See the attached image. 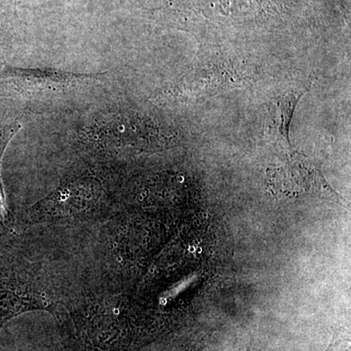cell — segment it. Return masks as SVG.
Instances as JSON below:
<instances>
[{
    "mask_svg": "<svg viewBox=\"0 0 351 351\" xmlns=\"http://www.w3.org/2000/svg\"><path fill=\"white\" fill-rule=\"evenodd\" d=\"M88 135L105 147L160 151L175 145L177 137L156 121L136 113H119L97 120Z\"/></svg>",
    "mask_w": 351,
    "mask_h": 351,
    "instance_id": "cell-1",
    "label": "cell"
},
{
    "mask_svg": "<svg viewBox=\"0 0 351 351\" xmlns=\"http://www.w3.org/2000/svg\"><path fill=\"white\" fill-rule=\"evenodd\" d=\"M248 75L230 58L215 56L197 62L188 75L170 90L171 100L191 104L243 85Z\"/></svg>",
    "mask_w": 351,
    "mask_h": 351,
    "instance_id": "cell-2",
    "label": "cell"
},
{
    "mask_svg": "<svg viewBox=\"0 0 351 351\" xmlns=\"http://www.w3.org/2000/svg\"><path fill=\"white\" fill-rule=\"evenodd\" d=\"M267 186L279 198L302 195L334 201L345 205L343 199L328 184L320 166L302 154H295L285 165L267 170Z\"/></svg>",
    "mask_w": 351,
    "mask_h": 351,
    "instance_id": "cell-3",
    "label": "cell"
},
{
    "mask_svg": "<svg viewBox=\"0 0 351 351\" xmlns=\"http://www.w3.org/2000/svg\"><path fill=\"white\" fill-rule=\"evenodd\" d=\"M104 195L101 182L90 175H82L64 182L47 197L32 208L39 219L82 218L94 213Z\"/></svg>",
    "mask_w": 351,
    "mask_h": 351,
    "instance_id": "cell-4",
    "label": "cell"
},
{
    "mask_svg": "<svg viewBox=\"0 0 351 351\" xmlns=\"http://www.w3.org/2000/svg\"><path fill=\"white\" fill-rule=\"evenodd\" d=\"M6 77L11 80L14 89L27 94L58 93L75 89L83 83L95 80L97 75H75L64 71L45 69H21L8 71Z\"/></svg>",
    "mask_w": 351,
    "mask_h": 351,
    "instance_id": "cell-5",
    "label": "cell"
},
{
    "mask_svg": "<svg viewBox=\"0 0 351 351\" xmlns=\"http://www.w3.org/2000/svg\"><path fill=\"white\" fill-rule=\"evenodd\" d=\"M311 83L304 82L288 88L269 101L267 129L271 142L283 151L291 152L289 132L298 104L309 89Z\"/></svg>",
    "mask_w": 351,
    "mask_h": 351,
    "instance_id": "cell-6",
    "label": "cell"
},
{
    "mask_svg": "<svg viewBox=\"0 0 351 351\" xmlns=\"http://www.w3.org/2000/svg\"><path fill=\"white\" fill-rule=\"evenodd\" d=\"M54 313V304L20 280H0V328L16 316L38 311Z\"/></svg>",
    "mask_w": 351,
    "mask_h": 351,
    "instance_id": "cell-7",
    "label": "cell"
},
{
    "mask_svg": "<svg viewBox=\"0 0 351 351\" xmlns=\"http://www.w3.org/2000/svg\"><path fill=\"white\" fill-rule=\"evenodd\" d=\"M205 335L186 332L157 341L143 351H200L204 343Z\"/></svg>",
    "mask_w": 351,
    "mask_h": 351,
    "instance_id": "cell-8",
    "label": "cell"
}]
</instances>
